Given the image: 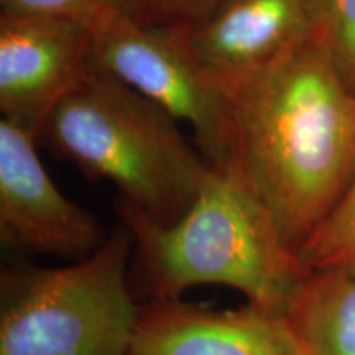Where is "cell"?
<instances>
[{
    "mask_svg": "<svg viewBox=\"0 0 355 355\" xmlns=\"http://www.w3.org/2000/svg\"><path fill=\"white\" fill-rule=\"evenodd\" d=\"M232 97L235 171L296 254L355 175V92L313 35Z\"/></svg>",
    "mask_w": 355,
    "mask_h": 355,
    "instance_id": "cell-1",
    "label": "cell"
},
{
    "mask_svg": "<svg viewBox=\"0 0 355 355\" xmlns=\"http://www.w3.org/2000/svg\"><path fill=\"white\" fill-rule=\"evenodd\" d=\"M40 140L91 180H109L119 198L159 225L183 217L211 165L159 105L86 66L44 119Z\"/></svg>",
    "mask_w": 355,
    "mask_h": 355,
    "instance_id": "cell-3",
    "label": "cell"
},
{
    "mask_svg": "<svg viewBox=\"0 0 355 355\" xmlns=\"http://www.w3.org/2000/svg\"><path fill=\"white\" fill-rule=\"evenodd\" d=\"M92 25L46 15H0V110L40 135L87 66Z\"/></svg>",
    "mask_w": 355,
    "mask_h": 355,
    "instance_id": "cell-7",
    "label": "cell"
},
{
    "mask_svg": "<svg viewBox=\"0 0 355 355\" xmlns=\"http://www.w3.org/2000/svg\"><path fill=\"white\" fill-rule=\"evenodd\" d=\"M296 255L306 272L337 268L355 273V175Z\"/></svg>",
    "mask_w": 355,
    "mask_h": 355,
    "instance_id": "cell-11",
    "label": "cell"
},
{
    "mask_svg": "<svg viewBox=\"0 0 355 355\" xmlns=\"http://www.w3.org/2000/svg\"><path fill=\"white\" fill-rule=\"evenodd\" d=\"M127 355H306L286 318L254 304L212 309L166 300L140 304Z\"/></svg>",
    "mask_w": 355,
    "mask_h": 355,
    "instance_id": "cell-9",
    "label": "cell"
},
{
    "mask_svg": "<svg viewBox=\"0 0 355 355\" xmlns=\"http://www.w3.org/2000/svg\"><path fill=\"white\" fill-rule=\"evenodd\" d=\"M37 140L25 123L0 119V241L25 259L86 260L107 242V230L56 188Z\"/></svg>",
    "mask_w": 355,
    "mask_h": 355,
    "instance_id": "cell-6",
    "label": "cell"
},
{
    "mask_svg": "<svg viewBox=\"0 0 355 355\" xmlns=\"http://www.w3.org/2000/svg\"><path fill=\"white\" fill-rule=\"evenodd\" d=\"M115 207L133 235L128 282L140 304L224 285L285 318L308 273L235 170L211 168L196 201L171 225L155 224L121 199Z\"/></svg>",
    "mask_w": 355,
    "mask_h": 355,
    "instance_id": "cell-2",
    "label": "cell"
},
{
    "mask_svg": "<svg viewBox=\"0 0 355 355\" xmlns=\"http://www.w3.org/2000/svg\"><path fill=\"white\" fill-rule=\"evenodd\" d=\"M175 32L232 94L316 33V0H225L206 20Z\"/></svg>",
    "mask_w": 355,
    "mask_h": 355,
    "instance_id": "cell-8",
    "label": "cell"
},
{
    "mask_svg": "<svg viewBox=\"0 0 355 355\" xmlns=\"http://www.w3.org/2000/svg\"><path fill=\"white\" fill-rule=\"evenodd\" d=\"M109 7V0H0V15L66 17L94 24Z\"/></svg>",
    "mask_w": 355,
    "mask_h": 355,
    "instance_id": "cell-14",
    "label": "cell"
},
{
    "mask_svg": "<svg viewBox=\"0 0 355 355\" xmlns=\"http://www.w3.org/2000/svg\"><path fill=\"white\" fill-rule=\"evenodd\" d=\"M87 64L188 123L212 168L235 170L234 97L175 30L140 25L107 7L92 24Z\"/></svg>",
    "mask_w": 355,
    "mask_h": 355,
    "instance_id": "cell-5",
    "label": "cell"
},
{
    "mask_svg": "<svg viewBox=\"0 0 355 355\" xmlns=\"http://www.w3.org/2000/svg\"><path fill=\"white\" fill-rule=\"evenodd\" d=\"M355 92V0H316V33Z\"/></svg>",
    "mask_w": 355,
    "mask_h": 355,
    "instance_id": "cell-12",
    "label": "cell"
},
{
    "mask_svg": "<svg viewBox=\"0 0 355 355\" xmlns=\"http://www.w3.org/2000/svg\"><path fill=\"white\" fill-rule=\"evenodd\" d=\"M225 0H109V7L140 25L188 28L206 20Z\"/></svg>",
    "mask_w": 355,
    "mask_h": 355,
    "instance_id": "cell-13",
    "label": "cell"
},
{
    "mask_svg": "<svg viewBox=\"0 0 355 355\" xmlns=\"http://www.w3.org/2000/svg\"><path fill=\"white\" fill-rule=\"evenodd\" d=\"M286 321L306 355H355V273H306Z\"/></svg>",
    "mask_w": 355,
    "mask_h": 355,
    "instance_id": "cell-10",
    "label": "cell"
},
{
    "mask_svg": "<svg viewBox=\"0 0 355 355\" xmlns=\"http://www.w3.org/2000/svg\"><path fill=\"white\" fill-rule=\"evenodd\" d=\"M132 250L121 220L86 260L60 268L3 263L0 355H127L140 318L128 282Z\"/></svg>",
    "mask_w": 355,
    "mask_h": 355,
    "instance_id": "cell-4",
    "label": "cell"
}]
</instances>
